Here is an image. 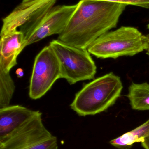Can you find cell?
Segmentation results:
<instances>
[{"label":"cell","mask_w":149,"mask_h":149,"mask_svg":"<svg viewBox=\"0 0 149 149\" xmlns=\"http://www.w3.org/2000/svg\"><path fill=\"white\" fill-rule=\"evenodd\" d=\"M40 0H22V3H31L36 2Z\"/></svg>","instance_id":"18"},{"label":"cell","mask_w":149,"mask_h":149,"mask_svg":"<svg viewBox=\"0 0 149 149\" xmlns=\"http://www.w3.org/2000/svg\"><path fill=\"white\" fill-rule=\"evenodd\" d=\"M16 74H17V76L18 78H22L24 74L23 70L21 68H18L16 71Z\"/></svg>","instance_id":"17"},{"label":"cell","mask_w":149,"mask_h":149,"mask_svg":"<svg viewBox=\"0 0 149 149\" xmlns=\"http://www.w3.org/2000/svg\"><path fill=\"white\" fill-rule=\"evenodd\" d=\"M49 45L59 62L61 78L69 84L94 78L97 67L87 49L72 46L58 39L52 40Z\"/></svg>","instance_id":"4"},{"label":"cell","mask_w":149,"mask_h":149,"mask_svg":"<svg viewBox=\"0 0 149 149\" xmlns=\"http://www.w3.org/2000/svg\"><path fill=\"white\" fill-rule=\"evenodd\" d=\"M123 88L120 78L111 72L85 85L79 91L71 107L80 116L94 115L115 103Z\"/></svg>","instance_id":"2"},{"label":"cell","mask_w":149,"mask_h":149,"mask_svg":"<svg viewBox=\"0 0 149 149\" xmlns=\"http://www.w3.org/2000/svg\"><path fill=\"white\" fill-rule=\"evenodd\" d=\"M126 4L95 0H80L58 39L83 49L117 26Z\"/></svg>","instance_id":"1"},{"label":"cell","mask_w":149,"mask_h":149,"mask_svg":"<svg viewBox=\"0 0 149 149\" xmlns=\"http://www.w3.org/2000/svg\"><path fill=\"white\" fill-rule=\"evenodd\" d=\"M26 45L23 32L14 30L1 36L0 70L10 72L17 64V58Z\"/></svg>","instance_id":"9"},{"label":"cell","mask_w":149,"mask_h":149,"mask_svg":"<svg viewBox=\"0 0 149 149\" xmlns=\"http://www.w3.org/2000/svg\"><path fill=\"white\" fill-rule=\"evenodd\" d=\"M10 72L0 70V108L9 106L15 92V83Z\"/></svg>","instance_id":"13"},{"label":"cell","mask_w":149,"mask_h":149,"mask_svg":"<svg viewBox=\"0 0 149 149\" xmlns=\"http://www.w3.org/2000/svg\"><path fill=\"white\" fill-rule=\"evenodd\" d=\"M56 1L40 0L29 3H21L9 15L3 19L1 36L32 22L54 7Z\"/></svg>","instance_id":"8"},{"label":"cell","mask_w":149,"mask_h":149,"mask_svg":"<svg viewBox=\"0 0 149 149\" xmlns=\"http://www.w3.org/2000/svg\"><path fill=\"white\" fill-rule=\"evenodd\" d=\"M142 146L145 149H149V134L141 141Z\"/></svg>","instance_id":"16"},{"label":"cell","mask_w":149,"mask_h":149,"mask_svg":"<svg viewBox=\"0 0 149 149\" xmlns=\"http://www.w3.org/2000/svg\"><path fill=\"white\" fill-rule=\"evenodd\" d=\"M27 149H58L57 139L52 135L49 139L36 143Z\"/></svg>","instance_id":"14"},{"label":"cell","mask_w":149,"mask_h":149,"mask_svg":"<svg viewBox=\"0 0 149 149\" xmlns=\"http://www.w3.org/2000/svg\"><path fill=\"white\" fill-rule=\"evenodd\" d=\"M74 5L54 6L31 24L20 30L24 36L27 46L52 35H59L65 29L77 8Z\"/></svg>","instance_id":"5"},{"label":"cell","mask_w":149,"mask_h":149,"mask_svg":"<svg viewBox=\"0 0 149 149\" xmlns=\"http://www.w3.org/2000/svg\"><path fill=\"white\" fill-rule=\"evenodd\" d=\"M148 28L149 30V24L148 25ZM148 48H147V51L148 52V54L149 55V35H148Z\"/></svg>","instance_id":"19"},{"label":"cell","mask_w":149,"mask_h":149,"mask_svg":"<svg viewBox=\"0 0 149 149\" xmlns=\"http://www.w3.org/2000/svg\"><path fill=\"white\" fill-rule=\"evenodd\" d=\"M52 136L45 127L42 113L38 111L30 120L0 141V149H27Z\"/></svg>","instance_id":"7"},{"label":"cell","mask_w":149,"mask_h":149,"mask_svg":"<svg viewBox=\"0 0 149 149\" xmlns=\"http://www.w3.org/2000/svg\"><path fill=\"white\" fill-rule=\"evenodd\" d=\"M128 98L132 108L137 110H149V84L133 83L129 88Z\"/></svg>","instance_id":"12"},{"label":"cell","mask_w":149,"mask_h":149,"mask_svg":"<svg viewBox=\"0 0 149 149\" xmlns=\"http://www.w3.org/2000/svg\"><path fill=\"white\" fill-rule=\"evenodd\" d=\"M126 5H132L145 8H149V0H95Z\"/></svg>","instance_id":"15"},{"label":"cell","mask_w":149,"mask_h":149,"mask_svg":"<svg viewBox=\"0 0 149 149\" xmlns=\"http://www.w3.org/2000/svg\"><path fill=\"white\" fill-rule=\"evenodd\" d=\"M38 112L20 105L0 108V141L24 124Z\"/></svg>","instance_id":"10"},{"label":"cell","mask_w":149,"mask_h":149,"mask_svg":"<svg viewBox=\"0 0 149 149\" xmlns=\"http://www.w3.org/2000/svg\"><path fill=\"white\" fill-rule=\"evenodd\" d=\"M61 78L58 59L50 45L45 47L37 55L30 80L29 96L32 100L40 99Z\"/></svg>","instance_id":"6"},{"label":"cell","mask_w":149,"mask_h":149,"mask_svg":"<svg viewBox=\"0 0 149 149\" xmlns=\"http://www.w3.org/2000/svg\"><path fill=\"white\" fill-rule=\"evenodd\" d=\"M149 134V119L133 130L110 141L111 145L119 149H130L136 143L141 141Z\"/></svg>","instance_id":"11"},{"label":"cell","mask_w":149,"mask_h":149,"mask_svg":"<svg viewBox=\"0 0 149 149\" xmlns=\"http://www.w3.org/2000/svg\"><path fill=\"white\" fill-rule=\"evenodd\" d=\"M148 46V36L143 35L136 28L122 26L99 37L87 50L98 58H116L134 56L147 50Z\"/></svg>","instance_id":"3"}]
</instances>
